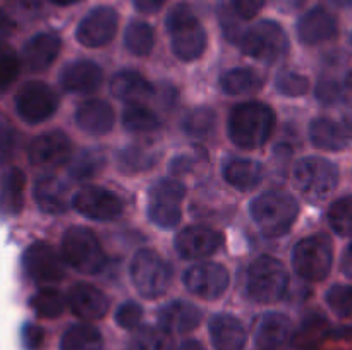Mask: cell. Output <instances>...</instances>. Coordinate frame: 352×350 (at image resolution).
Segmentation results:
<instances>
[{"label": "cell", "mask_w": 352, "mask_h": 350, "mask_svg": "<svg viewBox=\"0 0 352 350\" xmlns=\"http://www.w3.org/2000/svg\"><path fill=\"white\" fill-rule=\"evenodd\" d=\"M275 127V112L261 102L239 103L229 115V137L236 146L256 150L270 139Z\"/></svg>", "instance_id": "obj_1"}, {"label": "cell", "mask_w": 352, "mask_h": 350, "mask_svg": "<svg viewBox=\"0 0 352 350\" xmlns=\"http://www.w3.org/2000/svg\"><path fill=\"white\" fill-rule=\"evenodd\" d=\"M250 213L263 235L280 237L294 225L299 215V202L289 192L267 191L251 201Z\"/></svg>", "instance_id": "obj_2"}, {"label": "cell", "mask_w": 352, "mask_h": 350, "mask_svg": "<svg viewBox=\"0 0 352 350\" xmlns=\"http://www.w3.org/2000/svg\"><path fill=\"white\" fill-rule=\"evenodd\" d=\"M165 24L170 34L172 51L175 57L184 62H192L201 57L206 48V31L188 3L172 7Z\"/></svg>", "instance_id": "obj_3"}, {"label": "cell", "mask_w": 352, "mask_h": 350, "mask_svg": "<svg viewBox=\"0 0 352 350\" xmlns=\"http://www.w3.org/2000/svg\"><path fill=\"white\" fill-rule=\"evenodd\" d=\"M239 45L248 57L268 65L284 60L291 47L284 27L270 19L260 21L246 30Z\"/></svg>", "instance_id": "obj_4"}, {"label": "cell", "mask_w": 352, "mask_h": 350, "mask_svg": "<svg viewBox=\"0 0 352 350\" xmlns=\"http://www.w3.org/2000/svg\"><path fill=\"white\" fill-rule=\"evenodd\" d=\"M289 273L282 261L272 256H261L251 263L246 277L248 295L261 304H274L285 295Z\"/></svg>", "instance_id": "obj_5"}, {"label": "cell", "mask_w": 352, "mask_h": 350, "mask_svg": "<svg viewBox=\"0 0 352 350\" xmlns=\"http://www.w3.org/2000/svg\"><path fill=\"white\" fill-rule=\"evenodd\" d=\"M62 257L69 266L85 275L100 273L107 263L100 240L85 226H72L64 233Z\"/></svg>", "instance_id": "obj_6"}, {"label": "cell", "mask_w": 352, "mask_h": 350, "mask_svg": "<svg viewBox=\"0 0 352 350\" xmlns=\"http://www.w3.org/2000/svg\"><path fill=\"white\" fill-rule=\"evenodd\" d=\"M292 268L298 277L308 281H322L333 264L332 240L325 233L305 237L292 249Z\"/></svg>", "instance_id": "obj_7"}, {"label": "cell", "mask_w": 352, "mask_h": 350, "mask_svg": "<svg viewBox=\"0 0 352 350\" xmlns=\"http://www.w3.org/2000/svg\"><path fill=\"white\" fill-rule=\"evenodd\" d=\"M131 280L144 299H158L168 290L172 268L164 257L151 249H141L131 263Z\"/></svg>", "instance_id": "obj_8"}, {"label": "cell", "mask_w": 352, "mask_h": 350, "mask_svg": "<svg viewBox=\"0 0 352 350\" xmlns=\"http://www.w3.org/2000/svg\"><path fill=\"white\" fill-rule=\"evenodd\" d=\"M294 184L311 201H320L336 191L339 184V168L322 156L301 158L294 165Z\"/></svg>", "instance_id": "obj_9"}, {"label": "cell", "mask_w": 352, "mask_h": 350, "mask_svg": "<svg viewBox=\"0 0 352 350\" xmlns=\"http://www.w3.org/2000/svg\"><path fill=\"white\" fill-rule=\"evenodd\" d=\"M186 187L177 178H160L148 192V218L160 229H175L181 222Z\"/></svg>", "instance_id": "obj_10"}, {"label": "cell", "mask_w": 352, "mask_h": 350, "mask_svg": "<svg viewBox=\"0 0 352 350\" xmlns=\"http://www.w3.org/2000/svg\"><path fill=\"white\" fill-rule=\"evenodd\" d=\"M58 108V96L41 81H30L17 91L16 110L23 120L40 124L50 119Z\"/></svg>", "instance_id": "obj_11"}, {"label": "cell", "mask_w": 352, "mask_h": 350, "mask_svg": "<svg viewBox=\"0 0 352 350\" xmlns=\"http://www.w3.org/2000/svg\"><path fill=\"white\" fill-rule=\"evenodd\" d=\"M72 206L78 213L89 220L96 222H110L122 215L124 202L116 192L103 187H89L81 189L72 198Z\"/></svg>", "instance_id": "obj_12"}, {"label": "cell", "mask_w": 352, "mask_h": 350, "mask_svg": "<svg viewBox=\"0 0 352 350\" xmlns=\"http://www.w3.org/2000/svg\"><path fill=\"white\" fill-rule=\"evenodd\" d=\"M186 288L196 297L215 301L229 287V271L219 263H199L188 268L182 277Z\"/></svg>", "instance_id": "obj_13"}, {"label": "cell", "mask_w": 352, "mask_h": 350, "mask_svg": "<svg viewBox=\"0 0 352 350\" xmlns=\"http://www.w3.org/2000/svg\"><path fill=\"white\" fill-rule=\"evenodd\" d=\"M119 27V14L112 7H96L89 10L76 30V38L88 48H98L113 40Z\"/></svg>", "instance_id": "obj_14"}, {"label": "cell", "mask_w": 352, "mask_h": 350, "mask_svg": "<svg viewBox=\"0 0 352 350\" xmlns=\"http://www.w3.org/2000/svg\"><path fill=\"white\" fill-rule=\"evenodd\" d=\"M72 141L60 130H52L34 137L28 150V158L34 167L57 168L71 160Z\"/></svg>", "instance_id": "obj_15"}, {"label": "cell", "mask_w": 352, "mask_h": 350, "mask_svg": "<svg viewBox=\"0 0 352 350\" xmlns=\"http://www.w3.org/2000/svg\"><path fill=\"white\" fill-rule=\"evenodd\" d=\"M23 266L28 277L36 283H57L64 278V264L48 244H31L23 256Z\"/></svg>", "instance_id": "obj_16"}, {"label": "cell", "mask_w": 352, "mask_h": 350, "mask_svg": "<svg viewBox=\"0 0 352 350\" xmlns=\"http://www.w3.org/2000/svg\"><path fill=\"white\" fill-rule=\"evenodd\" d=\"M223 235L210 226L191 225L177 233L174 244L182 259H201L220 249Z\"/></svg>", "instance_id": "obj_17"}, {"label": "cell", "mask_w": 352, "mask_h": 350, "mask_svg": "<svg viewBox=\"0 0 352 350\" xmlns=\"http://www.w3.org/2000/svg\"><path fill=\"white\" fill-rule=\"evenodd\" d=\"M337 31H339V24H337L336 16L323 7L308 10L298 21L299 41L309 47L330 41L337 36Z\"/></svg>", "instance_id": "obj_18"}, {"label": "cell", "mask_w": 352, "mask_h": 350, "mask_svg": "<svg viewBox=\"0 0 352 350\" xmlns=\"http://www.w3.org/2000/svg\"><path fill=\"white\" fill-rule=\"evenodd\" d=\"M62 88L69 93H95L103 82V71L93 60H74L62 67L58 74Z\"/></svg>", "instance_id": "obj_19"}, {"label": "cell", "mask_w": 352, "mask_h": 350, "mask_svg": "<svg viewBox=\"0 0 352 350\" xmlns=\"http://www.w3.org/2000/svg\"><path fill=\"white\" fill-rule=\"evenodd\" d=\"M67 302L71 311L86 321L103 318L110 307L109 297L100 288L89 283H76L69 290Z\"/></svg>", "instance_id": "obj_20"}, {"label": "cell", "mask_w": 352, "mask_h": 350, "mask_svg": "<svg viewBox=\"0 0 352 350\" xmlns=\"http://www.w3.org/2000/svg\"><path fill=\"white\" fill-rule=\"evenodd\" d=\"M210 340L215 350H243L248 342V333L243 323L232 314H215L210 319Z\"/></svg>", "instance_id": "obj_21"}, {"label": "cell", "mask_w": 352, "mask_h": 350, "mask_svg": "<svg viewBox=\"0 0 352 350\" xmlns=\"http://www.w3.org/2000/svg\"><path fill=\"white\" fill-rule=\"evenodd\" d=\"M292 338L291 319L282 312H267L258 321L254 342L261 350H280Z\"/></svg>", "instance_id": "obj_22"}, {"label": "cell", "mask_w": 352, "mask_h": 350, "mask_svg": "<svg viewBox=\"0 0 352 350\" xmlns=\"http://www.w3.org/2000/svg\"><path fill=\"white\" fill-rule=\"evenodd\" d=\"M201 309L188 301H172L158 311V325L168 333H189L201 323Z\"/></svg>", "instance_id": "obj_23"}, {"label": "cell", "mask_w": 352, "mask_h": 350, "mask_svg": "<svg viewBox=\"0 0 352 350\" xmlns=\"http://www.w3.org/2000/svg\"><path fill=\"white\" fill-rule=\"evenodd\" d=\"M62 48V41L55 33H38L30 38L23 48V58L28 69L33 72L45 71L50 67L58 57Z\"/></svg>", "instance_id": "obj_24"}, {"label": "cell", "mask_w": 352, "mask_h": 350, "mask_svg": "<svg viewBox=\"0 0 352 350\" xmlns=\"http://www.w3.org/2000/svg\"><path fill=\"white\" fill-rule=\"evenodd\" d=\"M116 113L105 100H86L76 110V124L88 134L102 136L113 127Z\"/></svg>", "instance_id": "obj_25"}, {"label": "cell", "mask_w": 352, "mask_h": 350, "mask_svg": "<svg viewBox=\"0 0 352 350\" xmlns=\"http://www.w3.org/2000/svg\"><path fill=\"white\" fill-rule=\"evenodd\" d=\"M34 199L38 208L48 215H62L67 211L69 189L57 175H43L34 184Z\"/></svg>", "instance_id": "obj_26"}, {"label": "cell", "mask_w": 352, "mask_h": 350, "mask_svg": "<svg viewBox=\"0 0 352 350\" xmlns=\"http://www.w3.org/2000/svg\"><path fill=\"white\" fill-rule=\"evenodd\" d=\"M222 175L237 191H251L263 180V167L251 158L232 156L223 161Z\"/></svg>", "instance_id": "obj_27"}, {"label": "cell", "mask_w": 352, "mask_h": 350, "mask_svg": "<svg viewBox=\"0 0 352 350\" xmlns=\"http://www.w3.org/2000/svg\"><path fill=\"white\" fill-rule=\"evenodd\" d=\"M110 91L116 98L129 103H140L153 95V86L138 71H120L110 79Z\"/></svg>", "instance_id": "obj_28"}, {"label": "cell", "mask_w": 352, "mask_h": 350, "mask_svg": "<svg viewBox=\"0 0 352 350\" xmlns=\"http://www.w3.org/2000/svg\"><path fill=\"white\" fill-rule=\"evenodd\" d=\"M26 177L23 170L10 167L0 174V215L12 216L23 209Z\"/></svg>", "instance_id": "obj_29"}, {"label": "cell", "mask_w": 352, "mask_h": 350, "mask_svg": "<svg viewBox=\"0 0 352 350\" xmlns=\"http://www.w3.org/2000/svg\"><path fill=\"white\" fill-rule=\"evenodd\" d=\"M160 156L162 151L153 144L136 143L129 144L117 153V163L120 170L126 174H140V172L153 168Z\"/></svg>", "instance_id": "obj_30"}, {"label": "cell", "mask_w": 352, "mask_h": 350, "mask_svg": "<svg viewBox=\"0 0 352 350\" xmlns=\"http://www.w3.org/2000/svg\"><path fill=\"white\" fill-rule=\"evenodd\" d=\"M309 139L320 150L340 151L351 143V136L340 124L330 119H315L309 124Z\"/></svg>", "instance_id": "obj_31"}, {"label": "cell", "mask_w": 352, "mask_h": 350, "mask_svg": "<svg viewBox=\"0 0 352 350\" xmlns=\"http://www.w3.org/2000/svg\"><path fill=\"white\" fill-rule=\"evenodd\" d=\"M329 335V321L320 312H311L302 319L291 342L296 350H316Z\"/></svg>", "instance_id": "obj_32"}, {"label": "cell", "mask_w": 352, "mask_h": 350, "mask_svg": "<svg viewBox=\"0 0 352 350\" xmlns=\"http://www.w3.org/2000/svg\"><path fill=\"white\" fill-rule=\"evenodd\" d=\"M103 336L93 325L79 323L65 329L60 338V350H102Z\"/></svg>", "instance_id": "obj_33"}, {"label": "cell", "mask_w": 352, "mask_h": 350, "mask_svg": "<svg viewBox=\"0 0 352 350\" xmlns=\"http://www.w3.org/2000/svg\"><path fill=\"white\" fill-rule=\"evenodd\" d=\"M263 86V78L248 67H236L220 78V88L227 95H250Z\"/></svg>", "instance_id": "obj_34"}, {"label": "cell", "mask_w": 352, "mask_h": 350, "mask_svg": "<svg viewBox=\"0 0 352 350\" xmlns=\"http://www.w3.org/2000/svg\"><path fill=\"white\" fill-rule=\"evenodd\" d=\"M107 163V156L98 148H88L82 150L81 153L76 154L74 160L69 163V175L76 180H89L96 177L103 170Z\"/></svg>", "instance_id": "obj_35"}, {"label": "cell", "mask_w": 352, "mask_h": 350, "mask_svg": "<svg viewBox=\"0 0 352 350\" xmlns=\"http://www.w3.org/2000/svg\"><path fill=\"white\" fill-rule=\"evenodd\" d=\"M160 119L153 110L146 108L141 103H127L122 112V126L129 132H153L160 127Z\"/></svg>", "instance_id": "obj_36"}, {"label": "cell", "mask_w": 352, "mask_h": 350, "mask_svg": "<svg viewBox=\"0 0 352 350\" xmlns=\"http://www.w3.org/2000/svg\"><path fill=\"white\" fill-rule=\"evenodd\" d=\"M124 43L131 54L138 55V57H146L155 47V30L143 21H133L126 27Z\"/></svg>", "instance_id": "obj_37"}, {"label": "cell", "mask_w": 352, "mask_h": 350, "mask_svg": "<svg viewBox=\"0 0 352 350\" xmlns=\"http://www.w3.org/2000/svg\"><path fill=\"white\" fill-rule=\"evenodd\" d=\"M217 127V113L210 106H198L186 113L182 119V130L188 136L196 137V139H205L213 134Z\"/></svg>", "instance_id": "obj_38"}, {"label": "cell", "mask_w": 352, "mask_h": 350, "mask_svg": "<svg viewBox=\"0 0 352 350\" xmlns=\"http://www.w3.org/2000/svg\"><path fill=\"white\" fill-rule=\"evenodd\" d=\"M133 350H172V335L162 326H141L131 340Z\"/></svg>", "instance_id": "obj_39"}, {"label": "cell", "mask_w": 352, "mask_h": 350, "mask_svg": "<svg viewBox=\"0 0 352 350\" xmlns=\"http://www.w3.org/2000/svg\"><path fill=\"white\" fill-rule=\"evenodd\" d=\"M30 305L40 318H58L64 312L65 301L64 295L55 288H41L36 294L31 295Z\"/></svg>", "instance_id": "obj_40"}, {"label": "cell", "mask_w": 352, "mask_h": 350, "mask_svg": "<svg viewBox=\"0 0 352 350\" xmlns=\"http://www.w3.org/2000/svg\"><path fill=\"white\" fill-rule=\"evenodd\" d=\"M329 223L340 237H352V196H344L329 208Z\"/></svg>", "instance_id": "obj_41"}, {"label": "cell", "mask_w": 352, "mask_h": 350, "mask_svg": "<svg viewBox=\"0 0 352 350\" xmlns=\"http://www.w3.org/2000/svg\"><path fill=\"white\" fill-rule=\"evenodd\" d=\"M329 307L339 318H352V287L351 285H333L325 295Z\"/></svg>", "instance_id": "obj_42"}, {"label": "cell", "mask_w": 352, "mask_h": 350, "mask_svg": "<svg viewBox=\"0 0 352 350\" xmlns=\"http://www.w3.org/2000/svg\"><path fill=\"white\" fill-rule=\"evenodd\" d=\"M275 88L285 96H302L309 89V79L298 72L284 71L275 79Z\"/></svg>", "instance_id": "obj_43"}, {"label": "cell", "mask_w": 352, "mask_h": 350, "mask_svg": "<svg viewBox=\"0 0 352 350\" xmlns=\"http://www.w3.org/2000/svg\"><path fill=\"white\" fill-rule=\"evenodd\" d=\"M17 74H19V58L16 51L9 45L0 43V89L12 84Z\"/></svg>", "instance_id": "obj_44"}, {"label": "cell", "mask_w": 352, "mask_h": 350, "mask_svg": "<svg viewBox=\"0 0 352 350\" xmlns=\"http://www.w3.org/2000/svg\"><path fill=\"white\" fill-rule=\"evenodd\" d=\"M241 19H243V17H241L234 9L223 7V9L220 10V24H222L223 36L229 41H232V43H241L244 33H246V31L243 30V26H241Z\"/></svg>", "instance_id": "obj_45"}, {"label": "cell", "mask_w": 352, "mask_h": 350, "mask_svg": "<svg viewBox=\"0 0 352 350\" xmlns=\"http://www.w3.org/2000/svg\"><path fill=\"white\" fill-rule=\"evenodd\" d=\"M141 319H143V307L134 301L124 302L116 312V323L124 329H136Z\"/></svg>", "instance_id": "obj_46"}, {"label": "cell", "mask_w": 352, "mask_h": 350, "mask_svg": "<svg viewBox=\"0 0 352 350\" xmlns=\"http://www.w3.org/2000/svg\"><path fill=\"white\" fill-rule=\"evenodd\" d=\"M315 96L323 105H336L342 100V88L333 79H322L315 88Z\"/></svg>", "instance_id": "obj_47"}, {"label": "cell", "mask_w": 352, "mask_h": 350, "mask_svg": "<svg viewBox=\"0 0 352 350\" xmlns=\"http://www.w3.org/2000/svg\"><path fill=\"white\" fill-rule=\"evenodd\" d=\"M21 342L26 350H38L45 342V331L34 323H26L21 329Z\"/></svg>", "instance_id": "obj_48"}, {"label": "cell", "mask_w": 352, "mask_h": 350, "mask_svg": "<svg viewBox=\"0 0 352 350\" xmlns=\"http://www.w3.org/2000/svg\"><path fill=\"white\" fill-rule=\"evenodd\" d=\"M16 150V132L6 122H0V161L9 160Z\"/></svg>", "instance_id": "obj_49"}, {"label": "cell", "mask_w": 352, "mask_h": 350, "mask_svg": "<svg viewBox=\"0 0 352 350\" xmlns=\"http://www.w3.org/2000/svg\"><path fill=\"white\" fill-rule=\"evenodd\" d=\"M265 5V0H232V9L243 19H251L256 16Z\"/></svg>", "instance_id": "obj_50"}, {"label": "cell", "mask_w": 352, "mask_h": 350, "mask_svg": "<svg viewBox=\"0 0 352 350\" xmlns=\"http://www.w3.org/2000/svg\"><path fill=\"white\" fill-rule=\"evenodd\" d=\"M9 5L21 17H34L40 10L38 0H9Z\"/></svg>", "instance_id": "obj_51"}, {"label": "cell", "mask_w": 352, "mask_h": 350, "mask_svg": "<svg viewBox=\"0 0 352 350\" xmlns=\"http://www.w3.org/2000/svg\"><path fill=\"white\" fill-rule=\"evenodd\" d=\"M192 165H195V158L189 156V154H179L170 161L168 170H170L172 175H184L191 170Z\"/></svg>", "instance_id": "obj_52"}, {"label": "cell", "mask_w": 352, "mask_h": 350, "mask_svg": "<svg viewBox=\"0 0 352 350\" xmlns=\"http://www.w3.org/2000/svg\"><path fill=\"white\" fill-rule=\"evenodd\" d=\"M134 7L143 14H155L164 7L167 0H133Z\"/></svg>", "instance_id": "obj_53"}, {"label": "cell", "mask_w": 352, "mask_h": 350, "mask_svg": "<svg viewBox=\"0 0 352 350\" xmlns=\"http://www.w3.org/2000/svg\"><path fill=\"white\" fill-rule=\"evenodd\" d=\"M14 31V21L10 19L9 14L3 9H0V40L10 36Z\"/></svg>", "instance_id": "obj_54"}, {"label": "cell", "mask_w": 352, "mask_h": 350, "mask_svg": "<svg viewBox=\"0 0 352 350\" xmlns=\"http://www.w3.org/2000/svg\"><path fill=\"white\" fill-rule=\"evenodd\" d=\"M340 270L344 271L347 278H352V242L344 249L342 261H340Z\"/></svg>", "instance_id": "obj_55"}, {"label": "cell", "mask_w": 352, "mask_h": 350, "mask_svg": "<svg viewBox=\"0 0 352 350\" xmlns=\"http://www.w3.org/2000/svg\"><path fill=\"white\" fill-rule=\"evenodd\" d=\"M277 5L284 10H294L305 3V0H275Z\"/></svg>", "instance_id": "obj_56"}, {"label": "cell", "mask_w": 352, "mask_h": 350, "mask_svg": "<svg viewBox=\"0 0 352 350\" xmlns=\"http://www.w3.org/2000/svg\"><path fill=\"white\" fill-rule=\"evenodd\" d=\"M177 350H206V349L198 342V340H186V342H182L181 345H179Z\"/></svg>", "instance_id": "obj_57"}, {"label": "cell", "mask_w": 352, "mask_h": 350, "mask_svg": "<svg viewBox=\"0 0 352 350\" xmlns=\"http://www.w3.org/2000/svg\"><path fill=\"white\" fill-rule=\"evenodd\" d=\"M48 2L55 3V5L65 7V5H74V3H78L79 0H48Z\"/></svg>", "instance_id": "obj_58"}, {"label": "cell", "mask_w": 352, "mask_h": 350, "mask_svg": "<svg viewBox=\"0 0 352 350\" xmlns=\"http://www.w3.org/2000/svg\"><path fill=\"white\" fill-rule=\"evenodd\" d=\"M330 2H333V3H336V5H339V7L352 5V0H330Z\"/></svg>", "instance_id": "obj_59"}, {"label": "cell", "mask_w": 352, "mask_h": 350, "mask_svg": "<svg viewBox=\"0 0 352 350\" xmlns=\"http://www.w3.org/2000/svg\"><path fill=\"white\" fill-rule=\"evenodd\" d=\"M346 122H347V126H349L352 129V106L349 110H347V113H346Z\"/></svg>", "instance_id": "obj_60"}, {"label": "cell", "mask_w": 352, "mask_h": 350, "mask_svg": "<svg viewBox=\"0 0 352 350\" xmlns=\"http://www.w3.org/2000/svg\"><path fill=\"white\" fill-rule=\"evenodd\" d=\"M346 82H347V86H349V88L352 89V71L349 72V75H347V81Z\"/></svg>", "instance_id": "obj_61"}, {"label": "cell", "mask_w": 352, "mask_h": 350, "mask_svg": "<svg viewBox=\"0 0 352 350\" xmlns=\"http://www.w3.org/2000/svg\"><path fill=\"white\" fill-rule=\"evenodd\" d=\"M351 43H352V34H351Z\"/></svg>", "instance_id": "obj_62"}]
</instances>
